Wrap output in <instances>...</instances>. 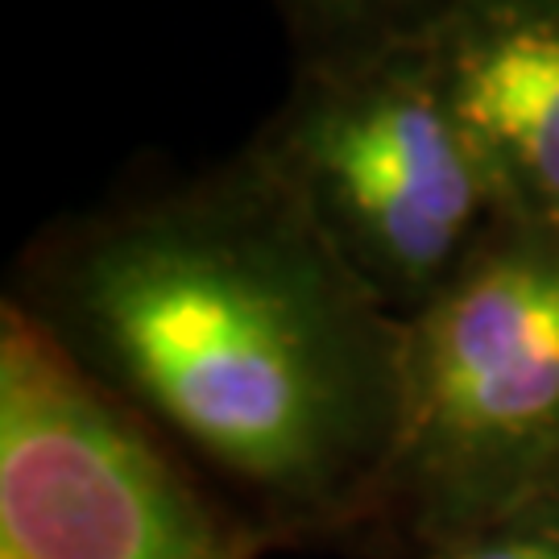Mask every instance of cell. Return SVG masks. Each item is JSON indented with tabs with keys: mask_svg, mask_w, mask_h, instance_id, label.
I'll return each instance as SVG.
<instances>
[{
	"mask_svg": "<svg viewBox=\"0 0 559 559\" xmlns=\"http://www.w3.org/2000/svg\"><path fill=\"white\" fill-rule=\"evenodd\" d=\"M0 299L265 551L369 543L402 436L406 323L249 141L50 221Z\"/></svg>",
	"mask_w": 559,
	"mask_h": 559,
	"instance_id": "1",
	"label": "cell"
},
{
	"mask_svg": "<svg viewBox=\"0 0 559 559\" xmlns=\"http://www.w3.org/2000/svg\"><path fill=\"white\" fill-rule=\"evenodd\" d=\"M559 493V233L506 221L406 320L394 468L369 551Z\"/></svg>",
	"mask_w": 559,
	"mask_h": 559,
	"instance_id": "2",
	"label": "cell"
},
{
	"mask_svg": "<svg viewBox=\"0 0 559 559\" xmlns=\"http://www.w3.org/2000/svg\"><path fill=\"white\" fill-rule=\"evenodd\" d=\"M249 150L402 323L506 224L489 166L443 96L431 41L295 71Z\"/></svg>",
	"mask_w": 559,
	"mask_h": 559,
	"instance_id": "3",
	"label": "cell"
},
{
	"mask_svg": "<svg viewBox=\"0 0 559 559\" xmlns=\"http://www.w3.org/2000/svg\"><path fill=\"white\" fill-rule=\"evenodd\" d=\"M265 543L0 299V559H261Z\"/></svg>",
	"mask_w": 559,
	"mask_h": 559,
	"instance_id": "4",
	"label": "cell"
},
{
	"mask_svg": "<svg viewBox=\"0 0 559 559\" xmlns=\"http://www.w3.org/2000/svg\"><path fill=\"white\" fill-rule=\"evenodd\" d=\"M431 55L506 221L559 233V0H464Z\"/></svg>",
	"mask_w": 559,
	"mask_h": 559,
	"instance_id": "5",
	"label": "cell"
},
{
	"mask_svg": "<svg viewBox=\"0 0 559 559\" xmlns=\"http://www.w3.org/2000/svg\"><path fill=\"white\" fill-rule=\"evenodd\" d=\"M464 0H270L295 71L431 41Z\"/></svg>",
	"mask_w": 559,
	"mask_h": 559,
	"instance_id": "6",
	"label": "cell"
},
{
	"mask_svg": "<svg viewBox=\"0 0 559 559\" xmlns=\"http://www.w3.org/2000/svg\"><path fill=\"white\" fill-rule=\"evenodd\" d=\"M381 559H559V493L399 543Z\"/></svg>",
	"mask_w": 559,
	"mask_h": 559,
	"instance_id": "7",
	"label": "cell"
}]
</instances>
